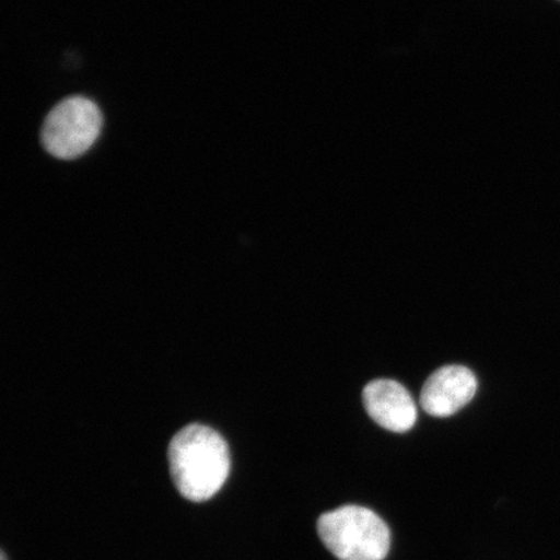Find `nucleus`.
<instances>
[{
    "instance_id": "nucleus-2",
    "label": "nucleus",
    "mask_w": 560,
    "mask_h": 560,
    "mask_svg": "<svg viewBox=\"0 0 560 560\" xmlns=\"http://www.w3.org/2000/svg\"><path fill=\"white\" fill-rule=\"evenodd\" d=\"M317 528L322 542L340 560H384L388 556V525L369 509H336L319 517Z\"/></svg>"
},
{
    "instance_id": "nucleus-6",
    "label": "nucleus",
    "mask_w": 560,
    "mask_h": 560,
    "mask_svg": "<svg viewBox=\"0 0 560 560\" xmlns=\"http://www.w3.org/2000/svg\"><path fill=\"white\" fill-rule=\"evenodd\" d=\"M0 560H9L7 559L5 552L2 550V555H0Z\"/></svg>"
},
{
    "instance_id": "nucleus-1",
    "label": "nucleus",
    "mask_w": 560,
    "mask_h": 560,
    "mask_svg": "<svg viewBox=\"0 0 560 560\" xmlns=\"http://www.w3.org/2000/svg\"><path fill=\"white\" fill-rule=\"evenodd\" d=\"M167 457L174 486L192 502L212 499L230 475L228 443L207 425L190 424L182 429L171 441Z\"/></svg>"
},
{
    "instance_id": "nucleus-3",
    "label": "nucleus",
    "mask_w": 560,
    "mask_h": 560,
    "mask_svg": "<svg viewBox=\"0 0 560 560\" xmlns=\"http://www.w3.org/2000/svg\"><path fill=\"white\" fill-rule=\"evenodd\" d=\"M103 115L85 96H70L46 117L42 128V145L56 159L73 160L86 153L100 138Z\"/></svg>"
},
{
    "instance_id": "nucleus-4",
    "label": "nucleus",
    "mask_w": 560,
    "mask_h": 560,
    "mask_svg": "<svg viewBox=\"0 0 560 560\" xmlns=\"http://www.w3.org/2000/svg\"><path fill=\"white\" fill-rule=\"evenodd\" d=\"M476 390L478 381L470 369L444 366L424 383L420 392V406L429 416L452 417L472 401Z\"/></svg>"
},
{
    "instance_id": "nucleus-5",
    "label": "nucleus",
    "mask_w": 560,
    "mask_h": 560,
    "mask_svg": "<svg viewBox=\"0 0 560 560\" xmlns=\"http://www.w3.org/2000/svg\"><path fill=\"white\" fill-rule=\"evenodd\" d=\"M371 419L383 429L404 433L416 425L417 405L402 384L389 380L370 382L362 395Z\"/></svg>"
}]
</instances>
